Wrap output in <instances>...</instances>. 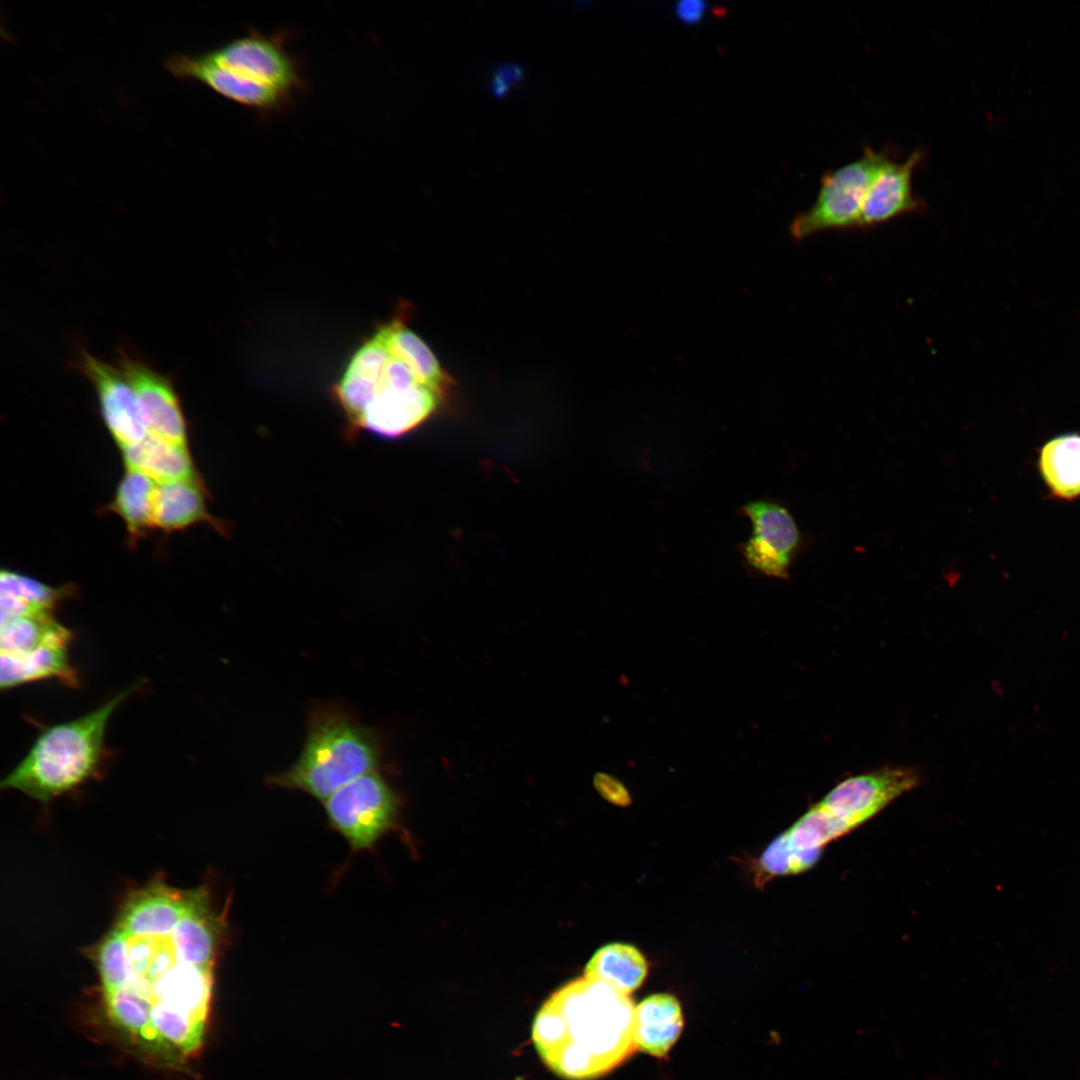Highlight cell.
<instances>
[{"label":"cell","mask_w":1080,"mask_h":1080,"mask_svg":"<svg viewBox=\"0 0 1080 1080\" xmlns=\"http://www.w3.org/2000/svg\"><path fill=\"white\" fill-rule=\"evenodd\" d=\"M628 994L588 975L556 990L537 1011L531 1039L538 1056L566 1080H595L637 1049Z\"/></svg>","instance_id":"6da1fadb"},{"label":"cell","mask_w":1080,"mask_h":1080,"mask_svg":"<svg viewBox=\"0 0 1080 1080\" xmlns=\"http://www.w3.org/2000/svg\"><path fill=\"white\" fill-rule=\"evenodd\" d=\"M350 434L399 438L426 421L442 394L424 385L375 332L352 355L333 388Z\"/></svg>","instance_id":"7a4b0ae2"},{"label":"cell","mask_w":1080,"mask_h":1080,"mask_svg":"<svg viewBox=\"0 0 1080 1080\" xmlns=\"http://www.w3.org/2000/svg\"><path fill=\"white\" fill-rule=\"evenodd\" d=\"M140 685L134 683L81 717L46 728L1 787L49 801L95 777L110 755L104 742L109 718Z\"/></svg>","instance_id":"3957f363"},{"label":"cell","mask_w":1080,"mask_h":1080,"mask_svg":"<svg viewBox=\"0 0 1080 1080\" xmlns=\"http://www.w3.org/2000/svg\"><path fill=\"white\" fill-rule=\"evenodd\" d=\"M380 756L379 738L373 729L339 708H320L311 714L296 761L270 776L268 783L324 802L341 787L376 770Z\"/></svg>","instance_id":"277c9868"},{"label":"cell","mask_w":1080,"mask_h":1080,"mask_svg":"<svg viewBox=\"0 0 1080 1080\" xmlns=\"http://www.w3.org/2000/svg\"><path fill=\"white\" fill-rule=\"evenodd\" d=\"M888 158L887 152L866 148L860 158L824 174L814 203L791 222V237L858 228L869 186Z\"/></svg>","instance_id":"5b68a950"},{"label":"cell","mask_w":1080,"mask_h":1080,"mask_svg":"<svg viewBox=\"0 0 1080 1080\" xmlns=\"http://www.w3.org/2000/svg\"><path fill=\"white\" fill-rule=\"evenodd\" d=\"M331 826L354 850L371 849L395 823L398 801L373 770L341 787L324 802Z\"/></svg>","instance_id":"8992f818"},{"label":"cell","mask_w":1080,"mask_h":1080,"mask_svg":"<svg viewBox=\"0 0 1080 1080\" xmlns=\"http://www.w3.org/2000/svg\"><path fill=\"white\" fill-rule=\"evenodd\" d=\"M738 512L751 523V535L737 546L745 568L753 574L786 579L801 541L789 510L768 498H757Z\"/></svg>","instance_id":"52a82bcc"},{"label":"cell","mask_w":1080,"mask_h":1080,"mask_svg":"<svg viewBox=\"0 0 1080 1080\" xmlns=\"http://www.w3.org/2000/svg\"><path fill=\"white\" fill-rule=\"evenodd\" d=\"M206 54L218 65L290 99L304 88L300 65L281 35L249 32Z\"/></svg>","instance_id":"ba28073f"},{"label":"cell","mask_w":1080,"mask_h":1080,"mask_svg":"<svg viewBox=\"0 0 1080 1080\" xmlns=\"http://www.w3.org/2000/svg\"><path fill=\"white\" fill-rule=\"evenodd\" d=\"M918 782L910 768H884L844 779L818 803L852 831Z\"/></svg>","instance_id":"9c48e42d"},{"label":"cell","mask_w":1080,"mask_h":1080,"mask_svg":"<svg viewBox=\"0 0 1080 1080\" xmlns=\"http://www.w3.org/2000/svg\"><path fill=\"white\" fill-rule=\"evenodd\" d=\"M81 368L98 398L103 421L113 440L123 449L148 433L136 395L120 370L84 352Z\"/></svg>","instance_id":"30bf717a"},{"label":"cell","mask_w":1080,"mask_h":1080,"mask_svg":"<svg viewBox=\"0 0 1080 1080\" xmlns=\"http://www.w3.org/2000/svg\"><path fill=\"white\" fill-rule=\"evenodd\" d=\"M118 363L136 395L148 433L187 445L186 421L171 381L125 353Z\"/></svg>","instance_id":"8fae6325"},{"label":"cell","mask_w":1080,"mask_h":1080,"mask_svg":"<svg viewBox=\"0 0 1080 1080\" xmlns=\"http://www.w3.org/2000/svg\"><path fill=\"white\" fill-rule=\"evenodd\" d=\"M164 66L178 79L201 82L217 94L257 112L278 111L291 101L274 89L249 81L218 65L206 53L173 54L164 60Z\"/></svg>","instance_id":"7c38bea8"},{"label":"cell","mask_w":1080,"mask_h":1080,"mask_svg":"<svg viewBox=\"0 0 1080 1080\" xmlns=\"http://www.w3.org/2000/svg\"><path fill=\"white\" fill-rule=\"evenodd\" d=\"M923 156V151L917 149L902 162L888 158L883 163L866 194L859 228L877 226L926 209L925 202L912 188L913 172Z\"/></svg>","instance_id":"4fadbf2b"},{"label":"cell","mask_w":1080,"mask_h":1080,"mask_svg":"<svg viewBox=\"0 0 1080 1080\" xmlns=\"http://www.w3.org/2000/svg\"><path fill=\"white\" fill-rule=\"evenodd\" d=\"M207 490L200 477L157 484L154 500L155 528L165 533L207 523L227 535L226 524L212 516L207 508Z\"/></svg>","instance_id":"5bb4252c"},{"label":"cell","mask_w":1080,"mask_h":1080,"mask_svg":"<svg viewBox=\"0 0 1080 1080\" xmlns=\"http://www.w3.org/2000/svg\"><path fill=\"white\" fill-rule=\"evenodd\" d=\"M213 969L194 961L180 962L148 985V995L153 1004H164L206 1020Z\"/></svg>","instance_id":"9a60e30c"},{"label":"cell","mask_w":1080,"mask_h":1080,"mask_svg":"<svg viewBox=\"0 0 1080 1080\" xmlns=\"http://www.w3.org/2000/svg\"><path fill=\"white\" fill-rule=\"evenodd\" d=\"M70 643L50 642L22 654L0 653V688L10 689L46 679H57L68 687H78L79 678L68 656Z\"/></svg>","instance_id":"2e32d148"},{"label":"cell","mask_w":1080,"mask_h":1080,"mask_svg":"<svg viewBox=\"0 0 1080 1080\" xmlns=\"http://www.w3.org/2000/svg\"><path fill=\"white\" fill-rule=\"evenodd\" d=\"M634 1023L637 1049L657 1058L665 1057L684 1026L681 1005L674 995L652 994L635 1006Z\"/></svg>","instance_id":"e0dca14e"},{"label":"cell","mask_w":1080,"mask_h":1080,"mask_svg":"<svg viewBox=\"0 0 1080 1080\" xmlns=\"http://www.w3.org/2000/svg\"><path fill=\"white\" fill-rule=\"evenodd\" d=\"M121 451L126 469L138 471L158 483L200 477L187 445L152 433Z\"/></svg>","instance_id":"ac0fdd59"},{"label":"cell","mask_w":1080,"mask_h":1080,"mask_svg":"<svg viewBox=\"0 0 1080 1080\" xmlns=\"http://www.w3.org/2000/svg\"><path fill=\"white\" fill-rule=\"evenodd\" d=\"M157 484L148 476L127 469L110 503L103 509L124 522L128 545L134 547L155 528L154 500Z\"/></svg>","instance_id":"d6986e66"},{"label":"cell","mask_w":1080,"mask_h":1080,"mask_svg":"<svg viewBox=\"0 0 1080 1080\" xmlns=\"http://www.w3.org/2000/svg\"><path fill=\"white\" fill-rule=\"evenodd\" d=\"M1038 466L1052 496L1066 501L1080 497V433L1048 440L1040 449Z\"/></svg>","instance_id":"ffe728a7"},{"label":"cell","mask_w":1080,"mask_h":1080,"mask_svg":"<svg viewBox=\"0 0 1080 1080\" xmlns=\"http://www.w3.org/2000/svg\"><path fill=\"white\" fill-rule=\"evenodd\" d=\"M376 332L387 347L410 367L420 382L443 395L449 378L429 346L406 326L402 317L381 325Z\"/></svg>","instance_id":"44dd1931"},{"label":"cell","mask_w":1080,"mask_h":1080,"mask_svg":"<svg viewBox=\"0 0 1080 1080\" xmlns=\"http://www.w3.org/2000/svg\"><path fill=\"white\" fill-rule=\"evenodd\" d=\"M648 965L643 954L633 945L610 943L599 948L588 964L585 974L600 979L630 995L644 982Z\"/></svg>","instance_id":"7402d4cb"},{"label":"cell","mask_w":1080,"mask_h":1080,"mask_svg":"<svg viewBox=\"0 0 1080 1080\" xmlns=\"http://www.w3.org/2000/svg\"><path fill=\"white\" fill-rule=\"evenodd\" d=\"M0 624L2 654H22L46 643L71 642L73 638L72 632L57 621L53 612L19 616Z\"/></svg>","instance_id":"603a6c76"},{"label":"cell","mask_w":1080,"mask_h":1080,"mask_svg":"<svg viewBox=\"0 0 1080 1080\" xmlns=\"http://www.w3.org/2000/svg\"><path fill=\"white\" fill-rule=\"evenodd\" d=\"M205 1019L154 1003L151 1008V1024L162 1040H167L183 1053L197 1050L202 1042Z\"/></svg>","instance_id":"cb8c5ba5"},{"label":"cell","mask_w":1080,"mask_h":1080,"mask_svg":"<svg viewBox=\"0 0 1080 1080\" xmlns=\"http://www.w3.org/2000/svg\"><path fill=\"white\" fill-rule=\"evenodd\" d=\"M104 998L114 1024L145 1040H162L151 1024V1001L128 989H119Z\"/></svg>","instance_id":"d4e9b609"},{"label":"cell","mask_w":1080,"mask_h":1080,"mask_svg":"<svg viewBox=\"0 0 1080 1080\" xmlns=\"http://www.w3.org/2000/svg\"><path fill=\"white\" fill-rule=\"evenodd\" d=\"M1 594L9 595L44 611L53 612L64 600L72 597L73 585L52 587L15 571L3 569L0 574Z\"/></svg>","instance_id":"484cf974"},{"label":"cell","mask_w":1080,"mask_h":1080,"mask_svg":"<svg viewBox=\"0 0 1080 1080\" xmlns=\"http://www.w3.org/2000/svg\"><path fill=\"white\" fill-rule=\"evenodd\" d=\"M594 786L608 802L625 807L631 804V796L624 784L616 777L600 772L594 776Z\"/></svg>","instance_id":"4316f807"},{"label":"cell","mask_w":1080,"mask_h":1080,"mask_svg":"<svg viewBox=\"0 0 1080 1080\" xmlns=\"http://www.w3.org/2000/svg\"><path fill=\"white\" fill-rule=\"evenodd\" d=\"M523 77L521 68L516 64H504L497 68L492 78V91L497 97L505 96Z\"/></svg>","instance_id":"83f0119b"},{"label":"cell","mask_w":1080,"mask_h":1080,"mask_svg":"<svg viewBox=\"0 0 1080 1080\" xmlns=\"http://www.w3.org/2000/svg\"><path fill=\"white\" fill-rule=\"evenodd\" d=\"M708 9V4L702 0H681L676 2L674 12L685 23L699 22Z\"/></svg>","instance_id":"f1b7e54d"}]
</instances>
